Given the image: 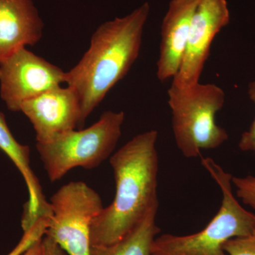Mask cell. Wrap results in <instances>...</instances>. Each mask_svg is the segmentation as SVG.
I'll return each mask as SVG.
<instances>
[{
	"mask_svg": "<svg viewBox=\"0 0 255 255\" xmlns=\"http://www.w3.org/2000/svg\"><path fill=\"white\" fill-rule=\"evenodd\" d=\"M150 11V4L145 2L127 16L101 24L92 34L86 53L65 73V83L80 102L79 129L136 61Z\"/></svg>",
	"mask_w": 255,
	"mask_h": 255,
	"instance_id": "6da1fadb",
	"label": "cell"
},
{
	"mask_svg": "<svg viewBox=\"0 0 255 255\" xmlns=\"http://www.w3.org/2000/svg\"><path fill=\"white\" fill-rule=\"evenodd\" d=\"M157 135L156 130L138 134L111 156L115 197L92 221V247L110 246L120 241L159 202Z\"/></svg>",
	"mask_w": 255,
	"mask_h": 255,
	"instance_id": "7a4b0ae2",
	"label": "cell"
},
{
	"mask_svg": "<svg viewBox=\"0 0 255 255\" xmlns=\"http://www.w3.org/2000/svg\"><path fill=\"white\" fill-rule=\"evenodd\" d=\"M201 163L217 183L223 198L219 212L200 232L185 236L164 234L154 240L151 255H228L223 246L234 238L251 236L255 231V215L235 198L233 176L211 158Z\"/></svg>",
	"mask_w": 255,
	"mask_h": 255,
	"instance_id": "3957f363",
	"label": "cell"
},
{
	"mask_svg": "<svg viewBox=\"0 0 255 255\" xmlns=\"http://www.w3.org/2000/svg\"><path fill=\"white\" fill-rule=\"evenodd\" d=\"M167 95L174 140L184 157H199L201 150L217 148L228 140V132L216 122L226 98L221 87L200 82L184 88L171 85Z\"/></svg>",
	"mask_w": 255,
	"mask_h": 255,
	"instance_id": "277c9868",
	"label": "cell"
},
{
	"mask_svg": "<svg viewBox=\"0 0 255 255\" xmlns=\"http://www.w3.org/2000/svg\"><path fill=\"white\" fill-rule=\"evenodd\" d=\"M124 112L107 111L91 127L61 134L51 141L36 142V150L50 182L62 179L71 169H92L112 155L118 143Z\"/></svg>",
	"mask_w": 255,
	"mask_h": 255,
	"instance_id": "5b68a950",
	"label": "cell"
},
{
	"mask_svg": "<svg viewBox=\"0 0 255 255\" xmlns=\"http://www.w3.org/2000/svg\"><path fill=\"white\" fill-rule=\"evenodd\" d=\"M49 204L44 236L68 255H91L92 221L105 208L98 193L86 183L71 182L52 196Z\"/></svg>",
	"mask_w": 255,
	"mask_h": 255,
	"instance_id": "8992f818",
	"label": "cell"
},
{
	"mask_svg": "<svg viewBox=\"0 0 255 255\" xmlns=\"http://www.w3.org/2000/svg\"><path fill=\"white\" fill-rule=\"evenodd\" d=\"M65 73L26 48H21L0 63V97L8 110L20 112L23 102L61 86Z\"/></svg>",
	"mask_w": 255,
	"mask_h": 255,
	"instance_id": "52a82bcc",
	"label": "cell"
},
{
	"mask_svg": "<svg viewBox=\"0 0 255 255\" xmlns=\"http://www.w3.org/2000/svg\"><path fill=\"white\" fill-rule=\"evenodd\" d=\"M231 19L227 0H199L191 21L185 53L172 86L184 88L199 83L215 37Z\"/></svg>",
	"mask_w": 255,
	"mask_h": 255,
	"instance_id": "ba28073f",
	"label": "cell"
},
{
	"mask_svg": "<svg viewBox=\"0 0 255 255\" xmlns=\"http://www.w3.org/2000/svg\"><path fill=\"white\" fill-rule=\"evenodd\" d=\"M30 121L36 142L51 141L65 132L75 130L80 120V102L67 87H55L36 98L23 102L20 108Z\"/></svg>",
	"mask_w": 255,
	"mask_h": 255,
	"instance_id": "9c48e42d",
	"label": "cell"
},
{
	"mask_svg": "<svg viewBox=\"0 0 255 255\" xmlns=\"http://www.w3.org/2000/svg\"><path fill=\"white\" fill-rule=\"evenodd\" d=\"M199 0H171L162 21L157 77L161 82L173 79L182 64L192 15Z\"/></svg>",
	"mask_w": 255,
	"mask_h": 255,
	"instance_id": "30bf717a",
	"label": "cell"
},
{
	"mask_svg": "<svg viewBox=\"0 0 255 255\" xmlns=\"http://www.w3.org/2000/svg\"><path fill=\"white\" fill-rule=\"evenodd\" d=\"M43 27L33 0H0V63L21 48L35 46Z\"/></svg>",
	"mask_w": 255,
	"mask_h": 255,
	"instance_id": "8fae6325",
	"label": "cell"
},
{
	"mask_svg": "<svg viewBox=\"0 0 255 255\" xmlns=\"http://www.w3.org/2000/svg\"><path fill=\"white\" fill-rule=\"evenodd\" d=\"M0 149L14 162L27 187L28 199L26 204L21 226L27 231L37 220L51 214L49 202L46 200L41 184L31 167L30 148L19 143L11 133L4 114L0 112Z\"/></svg>",
	"mask_w": 255,
	"mask_h": 255,
	"instance_id": "7c38bea8",
	"label": "cell"
},
{
	"mask_svg": "<svg viewBox=\"0 0 255 255\" xmlns=\"http://www.w3.org/2000/svg\"><path fill=\"white\" fill-rule=\"evenodd\" d=\"M158 207L157 202L120 241L110 246L92 247L91 255H151L152 243L160 231L155 223Z\"/></svg>",
	"mask_w": 255,
	"mask_h": 255,
	"instance_id": "4fadbf2b",
	"label": "cell"
},
{
	"mask_svg": "<svg viewBox=\"0 0 255 255\" xmlns=\"http://www.w3.org/2000/svg\"><path fill=\"white\" fill-rule=\"evenodd\" d=\"M46 219L47 217L40 218L29 229L24 231L18 244L7 255H21L36 242L43 238L46 229Z\"/></svg>",
	"mask_w": 255,
	"mask_h": 255,
	"instance_id": "5bb4252c",
	"label": "cell"
},
{
	"mask_svg": "<svg viewBox=\"0 0 255 255\" xmlns=\"http://www.w3.org/2000/svg\"><path fill=\"white\" fill-rule=\"evenodd\" d=\"M223 249L228 255H255V231L251 236L229 240Z\"/></svg>",
	"mask_w": 255,
	"mask_h": 255,
	"instance_id": "9a60e30c",
	"label": "cell"
},
{
	"mask_svg": "<svg viewBox=\"0 0 255 255\" xmlns=\"http://www.w3.org/2000/svg\"><path fill=\"white\" fill-rule=\"evenodd\" d=\"M232 183L236 188L238 197L246 205L255 209V177H232Z\"/></svg>",
	"mask_w": 255,
	"mask_h": 255,
	"instance_id": "2e32d148",
	"label": "cell"
},
{
	"mask_svg": "<svg viewBox=\"0 0 255 255\" xmlns=\"http://www.w3.org/2000/svg\"><path fill=\"white\" fill-rule=\"evenodd\" d=\"M248 93L252 102L255 104V81L248 85ZM238 146L241 150L255 154V118L250 128L242 134Z\"/></svg>",
	"mask_w": 255,
	"mask_h": 255,
	"instance_id": "e0dca14e",
	"label": "cell"
},
{
	"mask_svg": "<svg viewBox=\"0 0 255 255\" xmlns=\"http://www.w3.org/2000/svg\"><path fill=\"white\" fill-rule=\"evenodd\" d=\"M39 255H68L53 239L43 236L41 241Z\"/></svg>",
	"mask_w": 255,
	"mask_h": 255,
	"instance_id": "ac0fdd59",
	"label": "cell"
},
{
	"mask_svg": "<svg viewBox=\"0 0 255 255\" xmlns=\"http://www.w3.org/2000/svg\"><path fill=\"white\" fill-rule=\"evenodd\" d=\"M41 239L36 242L33 246L29 248L21 255H39L40 248H41Z\"/></svg>",
	"mask_w": 255,
	"mask_h": 255,
	"instance_id": "d6986e66",
	"label": "cell"
}]
</instances>
